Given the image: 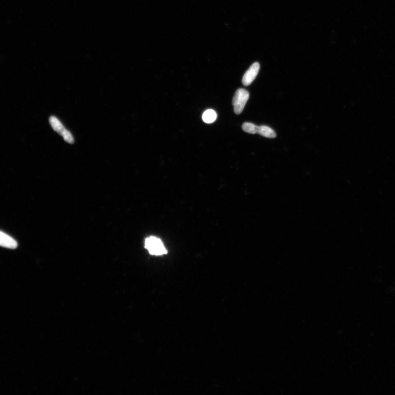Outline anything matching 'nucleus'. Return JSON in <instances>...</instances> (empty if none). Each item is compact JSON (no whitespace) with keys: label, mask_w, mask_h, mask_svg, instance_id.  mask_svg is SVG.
Instances as JSON below:
<instances>
[{"label":"nucleus","mask_w":395,"mask_h":395,"mask_svg":"<svg viewBox=\"0 0 395 395\" xmlns=\"http://www.w3.org/2000/svg\"><path fill=\"white\" fill-rule=\"evenodd\" d=\"M145 247L153 256H162L168 253L161 240L156 237L147 238L145 241Z\"/></svg>","instance_id":"1"},{"label":"nucleus","mask_w":395,"mask_h":395,"mask_svg":"<svg viewBox=\"0 0 395 395\" xmlns=\"http://www.w3.org/2000/svg\"><path fill=\"white\" fill-rule=\"evenodd\" d=\"M249 98V93L246 89L239 88L235 93L232 104L235 114H241Z\"/></svg>","instance_id":"2"},{"label":"nucleus","mask_w":395,"mask_h":395,"mask_svg":"<svg viewBox=\"0 0 395 395\" xmlns=\"http://www.w3.org/2000/svg\"><path fill=\"white\" fill-rule=\"evenodd\" d=\"M259 69L260 64L259 63L256 62L252 65L244 75L242 79L243 86L248 87L254 82L259 73Z\"/></svg>","instance_id":"3"},{"label":"nucleus","mask_w":395,"mask_h":395,"mask_svg":"<svg viewBox=\"0 0 395 395\" xmlns=\"http://www.w3.org/2000/svg\"><path fill=\"white\" fill-rule=\"evenodd\" d=\"M0 246L9 249H16L18 244L16 241L8 234L0 231Z\"/></svg>","instance_id":"4"},{"label":"nucleus","mask_w":395,"mask_h":395,"mask_svg":"<svg viewBox=\"0 0 395 395\" xmlns=\"http://www.w3.org/2000/svg\"><path fill=\"white\" fill-rule=\"evenodd\" d=\"M49 122L54 131L62 136L63 132L66 131V129H65L61 122L59 121L58 119L52 116L49 118Z\"/></svg>","instance_id":"5"},{"label":"nucleus","mask_w":395,"mask_h":395,"mask_svg":"<svg viewBox=\"0 0 395 395\" xmlns=\"http://www.w3.org/2000/svg\"><path fill=\"white\" fill-rule=\"evenodd\" d=\"M258 133L262 136L269 138H274L277 136V134L273 130L267 126L259 127Z\"/></svg>","instance_id":"6"},{"label":"nucleus","mask_w":395,"mask_h":395,"mask_svg":"<svg viewBox=\"0 0 395 395\" xmlns=\"http://www.w3.org/2000/svg\"><path fill=\"white\" fill-rule=\"evenodd\" d=\"M217 114L213 109H208L205 112L202 116L203 121L208 124L213 123L216 121Z\"/></svg>","instance_id":"7"},{"label":"nucleus","mask_w":395,"mask_h":395,"mask_svg":"<svg viewBox=\"0 0 395 395\" xmlns=\"http://www.w3.org/2000/svg\"><path fill=\"white\" fill-rule=\"evenodd\" d=\"M259 127L256 125L250 123H245L243 124V131L251 134H256L258 132Z\"/></svg>","instance_id":"8"},{"label":"nucleus","mask_w":395,"mask_h":395,"mask_svg":"<svg viewBox=\"0 0 395 395\" xmlns=\"http://www.w3.org/2000/svg\"><path fill=\"white\" fill-rule=\"evenodd\" d=\"M62 136L63 137L65 141L71 144L74 142V139L72 134L68 131L66 129V131L63 132Z\"/></svg>","instance_id":"9"}]
</instances>
